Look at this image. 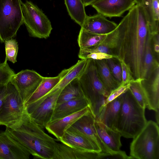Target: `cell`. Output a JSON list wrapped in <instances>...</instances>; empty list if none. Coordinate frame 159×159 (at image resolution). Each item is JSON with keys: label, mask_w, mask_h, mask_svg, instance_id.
I'll return each mask as SVG.
<instances>
[{"label": "cell", "mask_w": 159, "mask_h": 159, "mask_svg": "<svg viewBox=\"0 0 159 159\" xmlns=\"http://www.w3.org/2000/svg\"><path fill=\"white\" fill-rule=\"evenodd\" d=\"M118 26L119 36L115 55L128 66L134 79L141 78L145 45L150 33L142 7L134 6Z\"/></svg>", "instance_id": "cell-1"}, {"label": "cell", "mask_w": 159, "mask_h": 159, "mask_svg": "<svg viewBox=\"0 0 159 159\" xmlns=\"http://www.w3.org/2000/svg\"><path fill=\"white\" fill-rule=\"evenodd\" d=\"M5 131L26 147L34 158L53 159L57 143L47 134L26 111L16 128L6 127Z\"/></svg>", "instance_id": "cell-2"}, {"label": "cell", "mask_w": 159, "mask_h": 159, "mask_svg": "<svg viewBox=\"0 0 159 159\" xmlns=\"http://www.w3.org/2000/svg\"><path fill=\"white\" fill-rule=\"evenodd\" d=\"M117 129L123 137L134 138L146 125L145 108L138 103L128 89L122 94Z\"/></svg>", "instance_id": "cell-3"}, {"label": "cell", "mask_w": 159, "mask_h": 159, "mask_svg": "<svg viewBox=\"0 0 159 159\" xmlns=\"http://www.w3.org/2000/svg\"><path fill=\"white\" fill-rule=\"evenodd\" d=\"M79 79L91 112L96 118L105 105L106 100L109 95L99 78L94 60L90 59Z\"/></svg>", "instance_id": "cell-4"}, {"label": "cell", "mask_w": 159, "mask_h": 159, "mask_svg": "<svg viewBox=\"0 0 159 159\" xmlns=\"http://www.w3.org/2000/svg\"><path fill=\"white\" fill-rule=\"evenodd\" d=\"M132 159H159V128L152 120L147 121L134 137L130 147Z\"/></svg>", "instance_id": "cell-5"}, {"label": "cell", "mask_w": 159, "mask_h": 159, "mask_svg": "<svg viewBox=\"0 0 159 159\" xmlns=\"http://www.w3.org/2000/svg\"><path fill=\"white\" fill-rule=\"evenodd\" d=\"M21 0H0V41L4 43L16 35L23 24Z\"/></svg>", "instance_id": "cell-6"}, {"label": "cell", "mask_w": 159, "mask_h": 159, "mask_svg": "<svg viewBox=\"0 0 159 159\" xmlns=\"http://www.w3.org/2000/svg\"><path fill=\"white\" fill-rule=\"evenodd\" d=\"M24 24L30 36L46 39L52 29L51 22L42 10L32 2H22Z\"/></svg>", "instance_id": "cell-7"}, {"label": "cell", "mask_w": 159, "mask_h": 159, "mask_svg": "<svg viewBox=\"0 0 159 159\" xmlns=\"http://www.w3.org/2000/svg\"><path fill=\"white\" fill-rule=\"evenodd\" d=\"M8 95L0 114V125L15 129L21 123L26 108L19 93L10 82L7 84Z\"/></svg>", "instance_id": "cell-8"}, {"label": "cell", "mask_w": 159, "mask_h": 159, "mask_svg": "<svg viewBox=\"0 0 159 159\" xmlns=\"http://www.w3.org/2000/svg\"><path fill=\"white\" fill-rule=\"evenodd\" d=\"M43 77L33 70H23L12 76L10 81L20 94L24 103L34 92Z\"/></svg>", "instance_id": "cell-9"}, {"label": "cell", "mask_w": 159, "mask_h": 159, "mask_svg": "<svg viewBox=\"0 0 159 159\" xmlns=\"http://www.w3.org/2000/svg\"><path fill=\"white\" fill-rule=\"evenodd\" d=\"M30 155L26 147L5 131L0 130V159H28Z\"/></svg>", "instance_id": "cell-10"}, {"label": "cell", "mask_w": 159, "mask_h": 159, "mask_svg": "<svg viewBox=\"0 0 159 159\" xmlns=\"http://www.w3.org/2000/svg\"><path fill=\"white\" fill-rule=\"evenodd\" d=\"M136 5L135 0H98L91 6L106 17H120Z\"/></svg>", "instance_id": "cell-11"}, {"label": "cell", "mask_w": 159, "mask_h": 159, "mask_svg": "<svg viewBox=\"0 0 159 159\" xmlns=\"http://www.w3.org/2000/svg\"><path fill=\"white\" fill-rule=\"evenodd\" d=\"M59 89L47 97L40 104L34 109L27 111L30 116L42 128H45L50 121L59 95Z\"/></svg>", "instance_id": "cell-12"}, {"label": "cell", "mask_w": 159, "mask_h": 159, "mask_svg": "<svg viewBox=\"0 0 159 159\" xmlns=\"http://www.w3.org/2000/svg\"><path fill=\"white\" fill-rule=\"evenodd\" d=\"M57 140L72 147L98 153L102 152L96 143L71 126Z\"/></svg>", "instance_id": "cell-13"}, {"label": "cell", "mask_w": 159, "mask_h": 159, "mask_svg": "<svg viewBox=\"0 0 159 159\" xmlns=\"http://www.w3.org/2000/svg\"><path fill=\"white\" fill-rule=\"evenodd\" d=\"M147 107L156 111L159 109V65L156 67L145 79H143Z\"/></svg>", "instance_id": "cell-14"}, {"label": "cell", "mask_w": 159, "mask_h": 159, "mask_svg": "<svg viewBox=\"0 0 159 159\" xmlns=\"http://www.w3.org/2000/svg\"><path fill=\"white\" fill-rule=\"evenodd\" d=\"M95 120L90 111L79 118L71 126L96 143L101 149L102 152H109L98 134L95 125Z\"/></svg>", "instance_id": "cell-15"}, {"label": "cell", "mask_w": 159, "mask_h": 159, "mask_svg": "<svg viewBox=\"0 0 159 159\" xmlns=\"http://www.w3.org/2000/svg\"><path fill=\"white\" fill-rule=\"evenodd\" d=\"M90 111V107L88 106L71 115L49 121L45 128L49 133L55 136L57 140H58L76 121Z\"/></svg>", "instance_id": "cell-16"}, {"label": "cell", "mask_w": 159, "mask_h": 159, "mask_svg": "<svg viewBox=\"0 0 159 159\" xmlns=\"http://www.w3.org/2000/svg\"><path fill=\"white\" fill-rule=\"evenodd\" d=\"M117 25L102 15L97 13L92 16L87 15L81 27L92 33L107 34L114 30Z\"/></svg>", "instance_id": "cell-17"}, {"label": "cell", "mask_w": 159, "mask_h": 159, "mask_svg": "<svg viewBox=\"0 0 159 159\" xmlns=\"http://www.w3.org/2000/svg\"><path fill=\"white\" fill-rule=\"evenodd\" d=\"M122 94L106 104L95 118L112 129H117L118 116L123 100Z\"/></svg>", "instance_id": "cell-18"}, {"label": "cell", "mask_w": 159, "mask_h": 159, "mask_svg": "<svg viewBox=\"0 0 159 159\" xmlns=\"http://www.w3.org/2000/svg\"><path fill=\"white\" fill-rule=\"evenodd\" d=\"M95 125L98 136L109 151L120 150L122 136L117 129L108 127L96 118Z\"/></svg>", "instance_id": "cell-19"}, {"label": "cell", "mask_w": 159, "mask_h": 159, "mask_svg": "<svg viewBox=\"0 0 159 159\" xmlns=\"http://www.w3.org/2000/svg\"><path fill=\"white\" fill-rule=\"evenodd\" d=\"M98 153L57 143L53 159H97Z\"/></svg>", "instance_id": "cell-20"}, {"label": "cell", "mask_w": 159, "mask_h": 159, "mask_svg": "<svg viewBox=\"0 0 159 159\" xmlns=\"http://www.w3.org/2000/svg\"><path fill=\"white\" fill-rule=\"evenodd\" d=\"M88 106L84 95L56 105L50 121L71 115Z\"/></svg>", "instance_id": "cell-21"}, {"label": "cell", "mask_w": 159, "mask_h": 159, "mask_svg": "<svg viewBox=\"0 0 159 159\" xmlns=\"http://www.w3.org/2000/svg\"><path fill=\"white\" fill-rule=\"evenodd\" d=\"M119 36V29L117 25L116 28L108 34L104 39L99 44L88 48H80L79 53L101 52L115 55Z\"/></svg>", "instance_id": "cell-22"}, {"label": "cell", "mask_w": 159, "mask_h": 159, "mask_svg": "<svg viewBox=\"0 0 159 159\" xmlns=\"http://www.w3.org/2000/svg\"><path fill=\"white\" fill-rule=\"evenodd\" d=\"M89 60L81 59L70 68L63 70L58 75L60 78V82L52 90H62L72 80L79 78L86 69Z\"/></svg>", "instance_id": "cell-23"}, {"label": "cell", "mask_w": 159, "mask_h": 159, "mask_svg": "<svg viewBox=\"0 0 159 159\" xmlns=\"http://www.w3.org/2000/svg\"><path fill=\"white\" fill-rule=\"evenodd\" d=\"M94 60L99 78L109 95L121 84L113 76L105 59Z\"/></svg>", "instance_id": "cell-24"}, {"label": "cell", "mask_w": 159, "mask_h": 159, "mask_svg": "<svg viewBox=\"0 0 159 159\" xmlns=\"http://www.w3.org/2000/svg\"><path fill=\"white\" fill-rule=\"evenodd\" d=\"M59 76L44 77L37 89L25 102V106L43 97L50 92L59 83Z\"/></svg>", "instance_id": "cell-25"}, {"label": "cell", "mask_w": 159, "mask_h": 159, "mask_svg": "<svg viewBox=\"0 0 159 159\" xmlns=\"http://www.w3.org/2000/svg\"><path fill=\"white\" fill-rule=\"evenodd\" d=\"M84 95L79 78H76L67 84L61 90L56 105Z\"/></svg>", "instance_id": "cell-26"}, {"label": "cell", "mask_w": 159, "mask_h": 159, "mask_svg": "<svg viewBox=\"0 0 159 159\" xmlns=\"http://www.w3.org/2000/svg\"><path fill=\"white\" fill-rule=\"evenodd\" d=\"M152 35H148L144 50L141 79H145L150 72L157 66L159 61L156 59L152 50L151 40Z\"/></svg>", "instance_id": "cell-27"}, {"label": "cell", "mask_w": 159, "mask_h": 159, "mask_svg": "<svg viewBox=\"0 0 159 159\" xmlns=\"http://www.w3.org/2000/svg\"><path fill=\"white\" fill-rule=\"evenodd\" d=\"M64 2L71 19L81 27L87 16L82 0H64Z\"/></svg>", "instance_id": "cell-28"}, {"label": "cell", "mask_w": 159, "mask_h": 159, "mask_svg": "<svg viewBox=\"0 0 159 159\" xmlns=\"http://www.w3.org/2000/svg\"><path fill=\"white\" fill-rule=\"evenodd\" d=\"M107 34L93 33L81 28L77 39L79 47L80 48H84L97 45L104 39Z\"/></svg>", "instance_id": "cell-29"}, {"label": "cell", "mask_w": 159, "mask_h": 159, "mask_svg": "<svg viewBox=\"0 0 159 159\" xmlns=\"http://www.w3.org/2000/svg\"><path fill=\"white\" fill-rule=\"evenodd\" d=\"M143 79H134L130 83L129 90L134 97L143 108L147 107V102L144 88L142 84Z\"/></svg>", "instance_id": "cell-30"}, {"label": "cell", "mask_w": 159, "mask_h": 159, "mask_svg": "<svg viewBox=\"0 0 159 159\" xmlns=\"http://www.w3.org/2000/svg\"><path fill=\"white\" fill-rule=\"evenodd\" d=\"M153 0H143L141 5L143 7L148 22L150 34L159 33V24L154 20L152 10Z\"/></svg>", "instance_id": "cell-31"}, {"label": "cell", "mask_w": 159, "mask_h": 159, "mask_svg": "<svg viewBox=\"0 0 159 159\" xmlns=\"http://www.w3.org/2000/svg\"><path fill=\"white\" fill-rule=\"evenodd\" d=\"M6 54L5 59L13 63L16 62L18 47L17 42L15 39H10L5 42Z\"/></svg>", "instance_id": "cell-32"}, {"label": "cell", "mask_w": 159, "mask_h": 159, "mask_svg": "<svg viewBox=\"0 0 159 159\" xmlns=\"http://www.w3.org/2000/svg\"><path fill=\"white\" fill-rule=\"evenodd\" d=\"M114 78L121 84L122 80V69L120 63L116 58L105 59Z\"/></svg>", "instance_id": "cell-33"}, {"label": "cell", "mask_w": 159, "mask_h": 159, "mask_svg": "<svg viewBox=\"0 0 159 159\" xmlns=\"http://www.w3.org/2000/svg\"><path fill=\"white\" fill-rule=\"evenodd\" d=\"M7 61L5 59L4 62L0 63V84H7L10 82L12 76L15 74Z\"/></svg>", "instance_id": "cell-34"}, {"label": "cell", "mask_w": 159, "mask_h": 159, "mask_svg": "<svg viewBox=\"0 0 159 159\" xmlns=\"http://www.w3.org/2000/svg\"><path fill=\"white\" fill-rule=\"evenodd\" d=\"M132 159L126 154L125 152L120 150L117 151H110L98 153L97 159Z\"/></svg>", "instance_id": "cell-35"}, {"label": "cell", "mask_w": 159, "mask_h": 159, "mask_svg": "<svg viewBox=\"0 0 159 159\" xmlns=\"http://www.w3.org/2000/svg\"><path fill=\"white\" fill-rule=\"evenodd\" d=\"M78 57L81 59H92L94 60H102L112 58H117V57L115 55L101 52L79 53Z\"/></svg>", "instance_id": "cell-36"}, {"label": "cell", "mask_w": 159, "mask_h": 159, "mask_svg": "<svg viewBox=\"0 0 159 159\" xmlns=\"http://www.w3.org/2000/svg\"><path fill=\"white\" fill-rule=\"evenodd\" d=\"M119 61L122 69V80L121 84H125L134 80L130 70L128 66L122 60L117 58Z\"/></svg>", "instance_id": "cell-37"}, {"label": "cell", "mask_w": 159, "mask_h": 159, "mask_svg": "<svg viewBox=\"0 0 159 159\" xmlns=\"http://www.w3.org/2000/svg\"><path fill=\"white\" fill-rule=\"evenodd\" d=\"M130 83L125 84H121L118 87L112 92L106 98L105 104L123 94L128 89Z\"/></svg>", "instance_id": "cell-38"}, {"label": "cell", "mask_w": 159, "mask_h": 159, "mask_svg": "<svg viewBox=\"0 0 159 159\" xmlns=\"http://www.w3.org/2000/svg\"><path fill=\"white\" fill-rule=\"evenodd\" d=\"M151 43L152 52L156 60L159 61V33L152 35Z\"/></svg>", "instance_id": "cell-39"}, {"label": "cell", "mask_w": 159, "mask_h": 159, "mask_svg": "<svg viewBox=\"0 0 159 159\" xmlns=\"http://www.w3.org/2000/svg\"><path fill=\"white\" fill-rule=\"evenodd\" d=\"M7 84H0V114L4 102L8 94Z\"/></svg>", "instance_id": "cell-40"}, {"label": "cell", "mask_w": 159, "mask_h": 159, "mask_svg": "<svg viewBox=\"0 0 159 159\" xmlns=\"http://www.w3.org/2000/svg\"><path fill=\"white\" fill-rule=\"evenodd\" d=\"M152 10L155 21L159 24V0H153Z\"/></svg>", "instance_id": "cell-41"}, {"label": "cell", "mask_w": 159, "mask_h": 159, "mask_svg": "<svg viewBox=\"0 0 159 159\" xmlns=\"http://www.w3.org/2000/svg\"><path fill=\"white\" fill-rule=\"evenodd\" d=\"M98 0H84L83 3L85 7L90 6L95 2Z\"/></svg>", "instance_id": "cell-42"}, {"label": "cell", "mask_w": 159, "mask_h": 159, "mask_svg": "<svg viewBox=\"0 0 159 159\" xmlns=\"http://www.w3.org/2000/svg\"><path fill=\"white\" fill-rule=\"evenodd\" d=\"M159 109L157 110V111H155L156 115L155 117L156 120V123L159 125Z\"/></svg>", "instance_id": "cell-43"}, {"label": "cell", "mask_w": 159, "mask_h": 159, "mask_svg": "<svg viewBox=\"0 0 159 159\" xmlns=\"http://www.w3.org/2000/svg\"><path fill=\"white\" fill-rule=\"evenodd\" d=\"M143 0H135L136 4L139 5H141Z\"/></svg>", "instance_id": "cell-44"}, {"label": "cell", "mask_w": 159, "mask_h": 159, "mask_svg": "<svg viewBox=\"0 0 159 159\" xmlns=\"http://www.w3.org/2000/svg\"><path fill=\"white\" fill-rule=\"evenodd\" d=\"M82 1H83H83H84V0H82Z\"/></svg>", "instance_id": "cell-45"}, {"label": "cell", "mask_w": 159, "mask_h": 159, "mask_svg": "<svg viewBox=\"0 0 159 159\" xmlns=\"http://www.w3.org/2000/svg\"></svg>", "instance_id": "cell-46"}]
</instances>
